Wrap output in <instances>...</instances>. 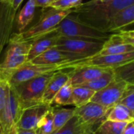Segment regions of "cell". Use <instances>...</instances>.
I'll use <instances>...</instances> for the list:
<instances>
[{
    "instance_id": "obj_1",
    "label": "cell",
    "mask_w": 134,
    "mask_h": 134,
    "mask_svg": "<svg viewBox=\"0 0 134 134\" xmlns=\"http://www.w3.org/2000/svg\"><path fill=\"white\" fill-rule=\"evenodd\" d=\"M134 4V0H91L74 9L72 13L81 22L97 30L109 33L113 18L125 8Z\"/></svg>"
},
{
    "instance_id": "obj_2",
    "label": "cell",
    "mask_w": 134,
    "mask_h": 134,
    "mask_svg": "<svg viewBox=\"0 0 134 134\" xmlns=\"http://www.w3.org/2000/svg\"><path fill=\"white\" fill-rule=\"evenodd\" d=\"M32 41L25 40L21 33H13L3 62L0 63V78L9 81L11 75L28 61Z\"/></svg>"
},
{
    "instance_id": "obj_3",
    "label": "cell",
    "mask_w": 134,
    "mask_h": 134,
    "mask_svg": "<svg viewBox=\"0 0 134 134\" xmlns=\"http://www.w3.org/2000/svg\"><path fill=\"white\" fill-rule=\"evenodd\" d=\"M55 31L62 37L84 39L101 42L107 41L110 36L109 33L101 32L81 22L73 14H70L63 19L55 29Z\"/></svg>"
},
{
    "instance_id": "obj_4",
    "label": "cell",
    "mask_w": 134,
    "mask_h": 134,
    "mask_svg": "<svg viewBox=\"0 0 134 134\" xmlns=\"http://www.w3.org/2000/svg\"><path fill=\"white\" fill-rule=\"evenodd\" d=\"M74 12L73 10H58L52 7L43 9L38 21L21 33L23 38L28 41H32L54 31L67 16Z\"/></svg>"
},
{
    "instance_id": "obj_5",
    "label": "cell",
    "mask_w": 134,
    "mask_h": 134,
    "mask_svg": "<svg viewBox=\"0 0 134 134\" xmlns=\"http://www.w3.org/2000/svg\"><path fill=\"white\" fill-rule=\"evenodd\" d=\"M54 73L43 74L13 87L18 96L22 110L42 103L46 87Z\"/></svg>"
},
{
    "instance_id": "obj_6",
    "label": "cell",
    "mask_w": 134,
    "mask_h": 134,
    "mask_svg": "<svg viewBox=\"0 0 134 134\" xmlns=\"http://www.w3.org/2000/svg\"><path fill=\"white\" fill-rule=\"evenodd\" d=\"M134 59V51L121 54H109L99 55L76 60L71 62H67L61 65V70H72L81 67H96L101 69H114L126 62Z\"/></svg>"
},
{
    "instance_id": "obj_7",
    "label": "cell",
    "mask_w": 134,
    "mask_h": 134,
    "mask_svg": "<svg viewBox=\"0 0 134 134\" xmlns=\"http://www.w3.org/2000/svg\"><path fill=\"white\" fill-rule=\"evenodd\" d=\"M103 43L104 42L101 41L60 36L55 47L72 54L78 57L79 59H84L98 54L102 50Z\"/></svg>"
},
{
    "instance_id": "obj_8",
    "label": "cell",
    "mask_w": 134,
    "mask_h": 134,
    "mask_svg": "<svg viewBox=\"0 0 134 134\" xmlns=\"http://www.w3.org/2000/svg\"><path fill=\"white\" fill-rule=\"evenodd\" d=\"M22 110L18 96L14 88L10 85L7 103L0 114V126L3 134H14Z\"/></svg>"
},
{
    "instance_id": "obj_9",
    "label": "cell",
    "mask_w": 134,
    "mask_h": 134,
    "mask_svg": "<svg viewBox=\"0 0 134 134\" xmlns=\"http://www.w3.org/2000/svg\"><path fill=\"white\" fill-rule=\"evenodd\" d=\"M129 84L114 78L107 86L96 92L91 102L101 104L109 109L118 104L122 99Z\"/></svg>"
},
{
    "instance_id": "obj_10",
    "label": "cell",
    "mask_w": 134,
    "mask_h": 134,
    "mask_svg": "<svg viewBox=\"0 0 134 134\" xmlns=\"http://www.w3.org/2000/svg\"><path fill=\"white\" fill-rule=\"evenodd\" d=\"M58 70H61V65H37L27 62L11 75L8 82L10 86L15 87L37 77Z\"/></svg>"
},
{
    "instance_id": "obj_11",
    "label": "cell",
    "mask_w": 134,
    "mask_h": 134,
    "mask_svg": "<svg viewBox=\"0 0 134 134\" xmlns=\"http://www.w3.org/2000/svg\"><path fill=\"white\" fill-rule=\"evenodd\" d=\"M16 14L10 0H0V54L13 34Z\"/></svg>"
},
{
    "instance_id": "obj_12",
    "label": "cell",
    "mask_w": 134,
    "mask_h": 134,
    "mask_svg": "<svg viewBox=\"0 0 134 134\" xmlns=\"http://www.w3.org/2000/svg\"><path fill=\"white\" fill-rule=\"evenodd\" d=\"M52 106L41 103L22 110L20 119L16 125L17 129L24 130H36L43 118L51 111Z\"/></svg>"
},
{
    "instance_id": "obj_13",
    "label": "cell",
    "mask_w": 134,
    "mask_h": 134,
    "mask_svg": "<svg viewBox=\"0 0 134 134\" xmlns=\"http://www.w3.org/2000/svg\"><path fill=\"white\" fill-rule=\"evenodd\" d=\"M110 109L94 102H88L85 105L75 107L74 114L79 117L86 124L98 127L106 120Z\"/></svg>"
},
{
    "instance_id": "obj_14",
    "label": "cell",
    "mask_w": 134,
    "mask_h": 134,
    "mask_svg": "<svg viewBox=\"0 0 134 134\" xmlns=\"http://www.w3.org/2000/svg\"><path fill=\"white\" fill-rule=\"evenodd\" d=\"M76 60L80 59L78 57L72 54L62 51L54 47L35 58L30 61V62L44 65H62L65 63L71 62Z\"/></svg>"
},
{
    "instance_id": "obj_15",
    "label": "cell",
    "mask_w": 134,
    "mask_h": 134,
    "mask_svg": "<svg viewBox=\"0 0 134 134\" xmlns=\"http://www.w3.org/2000/svg\"><path fill=\"white\" fill-rule=\"evenodd\" d=\"M59 37V34L54 29V31L32 40L29 53L28 61H32L46 51L55 47Z\"/></svg>"
},
{
    "instance_id": "obj_16",
    "label": "cell",
    "mask_w": 134,
    "mask_h": 134,
    "mask_svg": "<svg viewBox=\"0 0 134 134\" xmlns=\"http://www.w3.org/2000/svg\"><path fill=\"white\" fill-rule=\"evenodd\" d=\"M109 69H101L96 67H81V68L66 70H68L69 81L74 86L82 85L96 78Z\"/></svg>"
},
{
    "instance_id": "obj_17",
    "label": "cell",
    "mask_w": 134,
    "mask_h": 134,
    "mask_svg": "<svg viewBox=\"0 0 134 134\" xmlns=\"http://www.w3.org/2000/svg\"><path fill=\"white\" fill-rule=\"evenodd\" d=\"M68 81H69L68 71L58 70L54 72L46 87L43 96L42 103H48L51 105V102L54 97L55 96V95L62 88V86L65 85Z\"/></svg>"
},
{
    "instance_id": "obj_18",
    "label": "cell",
    "mask_w": 134,
    "mask_h": 134,
    "mask_svg": "<svg viewBox=\"0 0 134 134\" xmlns=\"http://www.w3.org/2000/svg\"><path fill=\"white\" fill-rule=\"evenodd\" d=\"M134 51V46L124 43L121 36L117 34L110 35L109 39L104 42L103 46L99 55H109V54H121Z\"/></svg>"
},
{
    "instance_id": "obj_19",
    "label": "cell",
    "mask_w": 134,
    "mask_h": 134,
    "mask_svg": "<svg viewBox=\"0 0 134 134\" xmlns=\"http://www.w3.org/2000/svg\"><path fill=\"white\" fill-rule=\"evenodd\" d=\"M96 127L86 124L79 117L74 115L63 127L52 134H88L94 132Z\"/></svg>"
},
{
    "instance_id": "obj_20",
    "label": "cell",
    "mask_w": 134,
    "mask_h": 134,
    "mask_svg": "<svg viewBox=\"0 0 134 134\" xmlns=\"http://www.w3.org/2000/svg\"><path fill=\"white\" fill-rule=\"evenodd\" d=\"M36 8V7L33 0H28L20 12L16 14L14 23L18 33H22L26 30V28L35 17Z\"/></svg>"
},
{
    "instance_id": "obj_21",
    "label": "cell",
    "mask_w": 134,
    "mask_h": 134,
    "mask_svg": "<svg viewBox=\"0 0 134 134\" xmlns=\"http://www.w3.org/2000/svg\"><path fill=\"white\" fill-rule=\"evenodd\" d=\"M134 24V4L125 8L116 14L113 18L109 32L121 31L122 29Z\"/></svg>"
},
{
    "instance_id": "obj_22",
    "label": "cell",
    "mask_w": 134,
    "mask_h": 134,
    "mask_svg": "<svg viewBox=\"0 0 134 134\" xmlns=\"http://www.w3.org/2000/svg\"><path fill=\"white\" fill-rule=\"evenodd\" d=\"M106 120L128 123L134 121V118L126 107L121 103H118L110 109Z\"/></svg>"
},
{
    "instance_id": "obj_23",
    "label": "cell",
    "mask_w": 134,
    "mask_h": 134,
    "mask_svg": "<svg viewBox=\"0 0 134 134\" xmlns=\"http://www.w3.org/2000/svg\"><path fill=\"white\" fill-rule=\"evenodd\" d=\"M52 114H53V122H54V130L58 131L62 127H63L75 114L74 108H62V107H52Z\"/></svg>"
},
{
    "instance_id": "obj_24",
    "label": "cell",
    "mask_w": 134,
    "mask_h": 134,
    "mask_svg": "<svg viewBox=\"0 0 134 134\" xmlns=\"http://www.w3.org/2000/svg\"><path fill=\"white\" fill-rule=\"evenodd\" d=\"M96 92L83 85L73 87V100L75 107H80L91 101Z\"/></svg>"
},
{
    "instance_id": "obj_25",
    "label": "cell",
    "mask_w": 134,
    "mask_h": 134,
    "mask_svg": "<svg viewBox=\"0 0 134 134\" xmlns=\"http://www.w3.org/2000/svg\"><path fill=\"white\" fill-rule=\"evenodd\" d=\"M68 106L73 105L74 106V100H73V85L70 84V81L67 82L62 88L58 92V93L54 97L51 106Z\"/></svg>"
},
{
    "instance_id": "obj_26",
    "label": "cell",
    "mask_w": 134,
    "mask_h": 134,
    "mask_svg": "<svg viewBox=\"0 0 134 134\" xmlns=\"http://www.w3.org/2000/svg\"><path fill=\"white\" fill-rule=\"evenodd\" d=\"M114 78L134 85V59L113 69Z\"/></svg>"
},
{
    "instance_id": "obj_27",
    "label": "cell",
    "mask_w": 134,
    "mask_h": 134,
    "mask_svg": "<svg viewBox=\"0 0 134 134\" xmlns=\"http://www.w3.org/2000/svg\"><path fill=\"white\" fill-rule=\"evenodd\" d=\"M114 79V74L112 69H109L106 70L103 74H102L100 76L97 77L96 78L88 81V83H85L82 85L83 86L88 87L90 89L93 90L94 92H98L106 86H107Z\"/></svg>"
},
{
    "instance_id": "obj_28",
    "label": "cell",
    "mask_w": 134,
    "mask_h": 134,
    "mask_svg": "<svg viewBox=\"0 0 134 134\" xmlns=\"http://www.w3.org/2000/svg\"><path fill=\"white\" fill-rule=\"evenodd\" d=\"M126 122L105 120L94 131L95 134H122Z\"/></svg>"
},
{
    "instance_id": "obj_29",
    "label": "cell",
    "mask_w": 134,
    "mask_h": 134,
    "mask_svg": "<svg viewBox=\"0 0 134 134\" xmlns=\"http://www.w3.org/2000/svg\"><path fill=\"white\" fill-rule=\"evenodd\" d=\"M51 110L40 121L36 129V134H52L54 132L53 114Z\"/></svg>"
},
{
    "instance_id": "obj_30",
    "label": "cell",
    "mask_w": 134,
    "mask_h": 134,
    "mask_svg": "<svg viewBox=\"0 0 134 134\" xmlns=\"http://www.w3.org/2000/svg\"><path fill=\"white\" fill-rule=\"evenodd\" d=\"M126 107L134 118V85H129L127 89L118 103Z\"/></svg>"
},
{
    "instance_id": "obj_31",
    "label": "cell",
    "mask_w": 134,
    "mask_h": 134,
    "mask_svg": "<svg viewBox=\"0 0 134 134\" xmlns=\"http://www.w3.org/2000/svg\"><path fill=\"white\" fill-rule=\"evenodd\" d=\"M81 1L82 0H56V1H53L50 7L63 10H73L80 6L82 3Z\"/></svg>"
},
{
    "instance_id": "obj_32",
    "label": "cell",
    "mask_w": 134,
    "mask_h": 134,
    "mask_svg": "<svg viewBox=\"0 0 134 134\" xmlns=\"http://www.w3.org/2000/svg\"><path fill=\"white\" fill-rule=\"evenodd\" d=\"M10 84L7 81L0 78V114H2L8 97Z\"/></svg>"
},
{
    "instance_id": "obj_33",
    "label": "cell",
    "mask_w": 134,
    "mask_h": 134,
    "mask_svg": "<svg viewBox=\"0 0 134 134\" xmlns=\"http://www.w3.org/2000/svg\"><path fill=\"white\" fill-rule=\"evenodd\" d=\"M36 7H40L42 9L50 7L51 4L54 0H33Z\"/></svg>"
},
{
    "instance_id": "obj_34",
    "label": "cell",
    "mask_w": 134,
    "mask_h": 134,
    "mask_svg": "<svg viewBox=\"0 0 134 134\" xmlns=\"http://www.w3.org/2000/svg\"><path fill=\"white\" fill-rule=\"evenodd\" d=\"M122 134H134V121L127 123Z\"/></svg>"
},
{
    "instance_id": "obj_35",
    "label": "cell",
    "mask_w": 134,
    "mask_h": 134,
    "mask_svg": "<svg viewBox=\"0 0 134 134\" xmlns=\"http://www.w3.org/2000/svg\"><path fill=\"white\" fill-rule=\"evenodd\" d=\"M10 1H11V5H12L14 10L17 13V11L18 10V8L20 7V6L21 5L24 0H10Z\"/></svg>"
},
{
    "instance_id": "obj_36",
    "label": "cell",
    "mask_w": 134,
    "mask_h": 134,
    "mask_svg": "<svg viewBox=\"0 0 134 134\" xmlns=\"http://www.w3.org/2000/svg\"><path fill=\"white\" fill-rule=\"evenodd\" d=\"M14 134H36V130H24L20 129H16Z\"/></svg>"
},
{
    "instance_id": "obj_37",
    "label": "cell",
    "mask_w": 134,
    "mask_h": 134,
    "mask_svg": "<svg viewBox=\"0 0 134 134\" xmlns=\"http://www.w3.org/2000/svg\"><path fill=\"white\" fill-rule=\"evenodd\" d=\"M118 34H120V35H121V36H124L134 38V30H129V31L121 30V31H119Z\"/></svg>"
},
{
    "instance_id": "obj_38",
    "label": "cell",
    "mask_w": 134,
    "mask_h": 134,
    "mask_svg": "<svg viewBox=\"0 0 134 134\" xmlns=\"http://www.w3.org/2000/svg\"><path fill=\"white\" fill-rule=\"evenodd\" d=\"M120 36H121V40H122V41L124 43H129V44H131V45L134 46V38L127 37V36H121V35H120Z\"/></svg>"
},
{
    "instance_id": "obj_39",
    "label": "cell",
    "mask_w": 134,
    "mask_h": 134,
    "mask_svg": "<svg viewBox=\"0 0 134 134\" xmlns=\"http://www.w3.org/2000/svg\"><path fill=\"white\" fill-rule=\"evenodd\" d=\"M101 2H109V1H112V0H99Z\"/></svg>"
},
{
    "instance_id": "obj_40",
    "label": "cell",
    "mask_w": 134,
    "mask_h": 134,
    "mask_svg": "<svg viewBox=\"0 0 134 134\" xmlns=\"http://www.w3.org/2000/svg\"><path fill=\"white\" fill-rule=\"evenodd\" d=\"M88 134H95V133H94V132H90L88 133Z\"/></svg>"
},
{
    "instance_id": "obj_41",
    "label": "cell",
    "mask_w": 134,
    "mask_h": 134,
    "mask_svg": "<svg viewBox=\"0 0 134 134\" xmlns=\"http://www.w3.org/2000/svg\"><path fill=\"white\" fill-rule=\"evenodd\" d=\"M54 1H56V0H54Z\"/></svg>"
}]
</instances>
